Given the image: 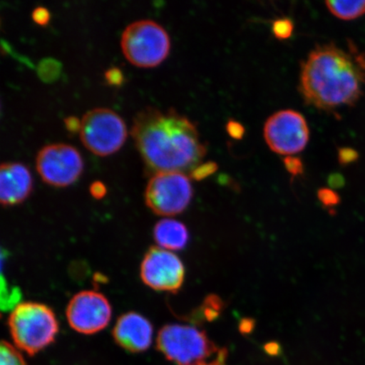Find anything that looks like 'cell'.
<instances>
[{"instance_id": "obj_1", "label": "cell", "mask_w": 365, "mask_h": 365, "mask_svg": "<svg viewBox=\"0 0 365 365\" xmlns=\"http://www.w3.org/2000/svg\"><path fill=\"white\" fill-rule=\"evenodd\" d=\"M131 135L145 163L157 173L192 171L207 153L197 128L172 109H143L134 118Z\"/></svg>"}, {"instance_id": "obj_2", "label": "cell", "mask_w": 365, "mask_h": 365, "mask_svg": "<svg viewBox=\"0 0 365 365\" xmlns=\"http://www.w3.org/2000/svg\"><path fill=\"white\" fill-rule=\"evenodd\" d=\"M365 56L352 43L348 50L329 43L310 53L301 70L304 101L325 111L354 106L364 94Z\"/></svg>"}, {"instance_id": "obj_3", "label": "cell", "mask_w": 365, "mask_h": 365, "mask_svg": "<svg viewBox=\"0 0 365 365\" xmlns=\"http://www.w3.org/2000/svg\"><path fill=\"white\" fill-rule=\"evenodd\" d=\"M157 344L160 352L177 365H205L227 357L225 349L217 348L205 331L195 327H163Z\"/></svg>"}, {"instance_id": "obj_4", "label": "cell", "mask_w": 365, "mask_h": 365, "mask_svg": "<svg viewBox=\"0 0 365 365\" xmlns=\"http://www.w3.org/2000/svg\"><path fill=\"white\" fill-rule=\"evenodd\" d=\"M9 327L17 348L30 355L51 344L58 331L56 314L47 305L21 303L9 317Z\"/></svg>"}, {"instance_id": "obj_5", "label": "cell", "mask_w": 365, "mask_h": 365, "mask_svg": "<svg viewBox=\"0 0 365 365\" xmlns=\"http://www.w3.org/2000/svg\"><path fill=\"white\" fill-rule=\"evenodd\" d=\"M121 48L134 66L154 67L168 56L170 39L165 29L152 20L132 22L122 34Z\"/></svg>"}, {"instance_id": "obj_6", "label": "cell", "mask_w": 365, "mask_h": 365, "mask_svg": "<svg viewBox=\"0 0 365 365\" xmlns=\"http://www.w3.org/2000/svg\"><path fill=\"white\" fill-rule=\"evenodd\" d=\"M81 122L82 143L98 156L113 154L124 145L127 137L125 123L112 109H91L84 114Z\"/></svg>"}, {"instance_id": "obj_7", "label": "cell", "mask_w": 365, "mask_h": 365, "mask_svg": "<svg viewBox=\"0 0 365 365\" xmlns=\"http://www.w3.org/2000/svg\"><path fill=\"white\" fill-rule=\"evenodd\" d=\"M192 196V185L180 172L157 173L149 180L145 192L148 207L160 216H173L184 212Z\"/></svg>"}, {"instance_id": "obj_8", "label": "cell", "mask_w": 365, "mask_h": 365, "mask_svg": "<svg viewBox=\"0 0 365 365\" xmlns=\"http://www.w3.org/2000/svg\"><path fill=\"white\" fill-rule=\"evenodd\" d=\"M264 136L273 152L289 157L307 147L309 130L302 114L282 110L268 118L264 127Z\"/></svg>"}, {"instance_id": "obj_9", "label": "cell", "mask_w": 365, "mask_h": 365, "mask_svg": "<svg viewBox=\"0 0 365 365\" xmlns=\"http://www.w3.org/2000/svg\"><path fill=\"white\" fill-rule=\"evenodd\" d=\"M36 170L47 184L65 187L78 179L83 161L78 150L67 144L45 145L36 156Z\"/></svg>"}, {"instance_id": "obj_10", "label": "cell", "mask_w": 365, "mask_h": 365, "mask_svg": "<svg viewBox=\"0 0 365 365\" xmlns=\"http://www.w3.org/2000/svg\"><path fill=\"white\" fill-rule=\"evenodd\" d=\"M185 267L180 259L170 251L150 248L140 266L144 284L154 290L176 293L185 280Z\"/></svg>"}, {"instance_id": "obj_11", "label": "cell", "mask_w": 365, "mask_h": 365, "mask_svg": "<svg viewBox=\"0 0 365 365\" xmlns=\"http://www.w3.org/2000/svg\"><path fill=\"white\" fill-rule=\"evenodd\" d=\"M66 317L70 326L82 334H94L110 322L112 308L106 297L96 291L81 292L68 304Z\"/></svg>"}, {"instance_id": "obj_12", "label": "cell", "mask_w": 365, "mask_h": 365, "mask_svg": "<svg viewBox=\"0 0 365 365\" xmlns=\"http://www.w3.org/2000/svg\"><path fill=\"white\" fill-rule=\"evenodd\" d=\"M114 340L132 353L147 350L153 341L152 324L140 314L129 312L118 319L113 328Z\"/></svg>"}, {"instance_id": "obj_13", "label": "cell", "mask_w": 365, "mask_h": 365, "mask_svg": "<svg viewBox=\"0 0 365 365\" xmlns=\"http://www.w3.org/2000/svg\"><path fill=\"white\" fill-rule=\"evenodd\" d=\"M33 190V178L24 164L4 163L0 168V200L10 207L20 204Z\"/></svg>"}, {"instance_id": "obj_14", "label": "cell", "mask_w": 365, "mask_h": 365, "mask_svg": "<svg viewBox=\"0 0 365 365\" xmlns=\"http://www.w3.org/2000/svg\"><path fill=\"white\" fill-rule=\"evenodd\" d=\"M154 239L160 248L180 250L189 241V232L182 222L173 219H163L154 228Z\"/></svg>"}, {"instance_id": "obj_15", "label": "cell", "mask_w": 365, "mask_h": 365, "mask_svg": "<svg viewBox=\"0 0 365 365\" xmlns=\"http://www.w3.org/2000/svg\"><path fill=\"white\" fill-rule=\"evenodd\" d=\"M328 10L341 20L357 19L365 14V0L357 1H327Z\"/></svg>"}, {"instance_id": "obj_16", "label": "cell", "mask_w": 365, "mask_h": 365, "mask_svg": "<svg viewBox=\"0 0 365 365\" xmlns=\"http://www.w3.org/2000/svg\"><path fill=\"white\" fill-rule=\"evenodd\" d=\"M223 301L217 295H210L205 299L200 312L202 319L207 322H212L220 316L223 310Z\"/></svg>"}, {"instance_id": "obj_17", "label": "cell", "mask_w": 365, "mask_h": 365, "mask_svg": "<svg viewBox=\"0 0 365 365\" xmlns=\"http://www.w3.org/2000/svg\"><path fill=\"white\" fill-rule=\"evenodd\" d=\"M0 363L1 365H26L22 355L15 346L7 341H2L0 349Z\"/></svg>"}, {"instance_id": "obj_18", "label": "cell", "mask_w": 365, "mask_h": 365, "mask_svg": "<svg viewBox=\"0 0 365 365\" xmlns=\"http://www.w3.org/2000/svg\"><path fill=\"white\" fill-rule=\"evenodd\" d=\"M20 299V291L16 289L15 287L10 289L2 280L1 304L3 309H9L13 307L16 308L17 307L16 304Z\"/></svg>"}, {"instance_id": "obj_19", "label": "cell", "mask_w": 365, "mask_h": 365, "mask_svg": "<svg viewBox=\"0 0 365 365\" xmlns=\"http://www.w3.org/2000/svg\"><path fill=\"white\" fill-rule=\"evenodd\" d=\"M294 23L289 19H279L274 21L272 31L276 38L281 40L289 38L293 34Z\"/></svg>"}, {"instance_id": "obj_20", "label": "cell", "mask_w": 365, "mask_h": 365, "mask_svg": "<svg viewBox=\"0 0 365 365\" xmlns=\"http://www.w3.org/2000/svg\"><path fill=\"white\" fill-rule=\"evenodd\" d=\"M217 170L216 163H207L196 167L194 170L191 171V176L196 180H202L208 176H211Z\"/></svg>"}, {"instance_id": "obj_21", "label": "cell", "mask_w": 365, "mask_h": 365, "mask_svg": "<svg viewBox=\"0 0 365 365\" xmlns=\"http://www.w3.org/2000/svg\"><path fill=\"white\" fill-rule=\"evenodd\" d=\"M318 198L326 207L331 208L340 202L339 194L331 189H321L318 191Z\"/></svg>"}, {"instance_id": "obj_22", "label": "cell", "mask_w": 365, "mask_h": 365, "mask_svg": "<svg viewBox=\"0 0 365 365\" xmlns=\"http://www.w3.org/2000/svg\"><path fill=\"white\" fill-rule=\"evenodd\" d=\"M284 165L287 170L289 171L292 175L298 176L302 175L304 172V166L302 161L299 158L296 157H287L284 159Z\"/></svg>"}, {"instance_id": "obj_23", "label": "cell", "mask_w": 365, "mask_h": 365, "mask_svg": "<svg viewBox=\"0 0 365 365\" xmlns=\"http://www.w3.org/2000/svg\"><path fill=\"white\" fill-rule=\"evenodd\" d=\"M359 153L353 148H344L339 150V161L341 165H349L357 161Z\"/></svg>"}, {"instance_id": "obj_24", "label": "cell", "mask_w": 365, "mask_h": 365, "mask_svg": "<svg viewBox=\"0 0 365 365\" xmlns=\"http://www.w3.org/2000/svg\"><path fill=\"white\" fill-rule=\"evenodd\" d=\"M226 129L227 134L230 135L232 138L240 140L244 137L245 131V128L239 122L235 120L228 121Z\"/></svg>"}, {"instance_id": "obj_25", "label": "cell", "mask_w": 365, "mask_h": 365, "mask_svg": "<svg viewBox=\"0 0 365 365\" xmlns=\"http://www.w3.org/2000/svg\"><path fill=\"white\" fill-rule=\"evenodd\" d=\"M33 19L39 25L48 24L50 19V14L44 7L36 8L33 12Z\"/></svg>"}, {"instance_id": "obj_26", "label": "cell", "mask_w": 365, "mask_h": 365, "mask_svg": "<svg viewBox=\"0 0 365 365\" xmlns=\"http://www.w3.org/2000/svg\"><path fill=\"white\" fill-rule=\"evenodd\" d=\"M105 77H106L109 84L114 86L120 85L123 81L122 72L118 68H112L107 71Z\"/></svg>"}, {"instance_id": "obj_27", "label": "cell", "mask_w": 365, "mask_h": 365, "mask_svg": "<svg viewBox=\"0 0 365 365\" xmlns=\"http://www.w3.org/2000/svg\"><path fill=\"white\" fill-rule=\"evenodd\" d=\"M90 192L96 199H101L107 193L106 187L101 182H94L90 187Z\"/></svg>"}, {"instance_id": "obj_28", "label": "cell", "mask_w": 365, "mask_h": 365, "mask_svg": "<svg viewBox=\"0 0 365 365\" xmlns=\"http://www.w3.org/2000/svg\"><path fill=\"white\" fill-rule=\"evenodd\" d=\"M65 124L66 125L67 130L75 132L80 131L81 122L78 120V118L75 117H68L65 120Z\"/></svg>"}, {"instance_id": "obj_29", "label": "cell", "mask_w": 365, "mask_h": 365, "mask_svg": "<svg viewBox=\"0 0 365 365\" xmlns=\"http://www.w3.org/2000/svg\"><path fill=\"white\" fill-rule=\"evenodd\" d=\"M344 177L337 175V173L331 175L329 179L330 185L334 187V188H340V187L344 185Z\"/></svg>"}, {"instance_id": "obj_30", "label": "cell", "mask_w": 365, "mask_h": 365, "mask_svg": "<svg viewBox=\"0 0 365 365\" xmlns=\"http://www.w3.org/2000/svg\"><path fill=\"white\" fill-rule=\"evenodd\" d=\"M225 362H226V359H220V360H217V361H214L212 363H210V364H205V365H226Z\"/></svg>"}]
</instances>
